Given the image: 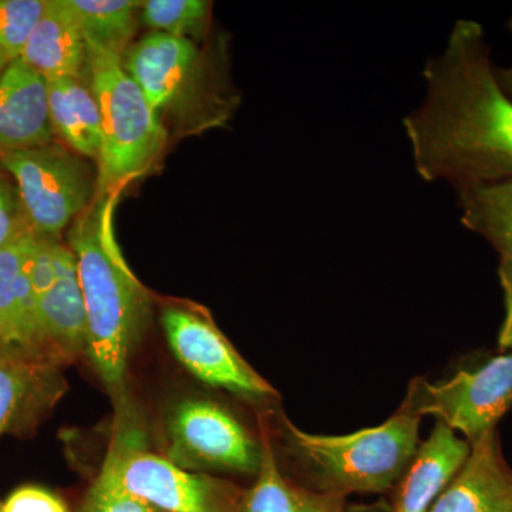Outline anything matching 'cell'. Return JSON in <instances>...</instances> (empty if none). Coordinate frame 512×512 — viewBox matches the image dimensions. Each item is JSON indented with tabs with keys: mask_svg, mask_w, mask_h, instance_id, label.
<instances>
[{
	"mask_svg": "<svg viewBox=\"0 0 512 512\" xmlns=\"http://www.w3.org/2000/svg\"><path fill=\"white\" fill-rule=\"evenodd\" d=\"M87 66L100 110L97 191L123 192L156 163L167 133L157 111L128 76L123 60L87 56Z\"/></svg>",
	"mask_w": 512,
	"mask_h": 512,
	"instance_id": "cell-4",
	"label": "cell"
},
{
	"mask_svg": "<svg viewBox=\"0 0 512 512\" xmlns=\"http://www.w3.org/2000/svg\"><path fill=\"white\" fill-rule=\"evenodd\" d=\"M46 83L53 133L80 157L97 160L101 146L100 110L90 79L64 77Z\"/></svg>",
	"mask_w": 512,
	"mask_h": 512,
	"instance_id": "cell-18",
	"label": "cell"
},
{
	"mask_svg": "<svg viewBox=\"0 0 512 512\" xmlns=\"http://www.w3.org/2000/svg\"><path fill=\"white\" fill-rule=\"evenodd\" d=\"M508 29H510L512 32V16H511L510 22H508Z\"/></svg>",
	"mask_w": 512,
	"mask_h": 512,
	"instance_id": "cell-30",
	"label": "cell"
},
{
	"mask_svg": "<svg viewBox=\"0 0 512 512\" xmlns=\"http://www.w3.org/2000/svg\"><path fill=\"white\" fill-rule=\"evenodd\" d=\"M200 64L197 47L190 39L151 32L128 47L123 66L148 103L160 111L187 92Z\"/></svg>",
	"mask_w": 512,
	"mask_h": 512,
	"instance_id": "cell-12",
	"label": "cell"
},
{
	"mask_svg": "<svg viewBox=\"0 0 512 512\" xmlns=\"http://www.w3.org/2000/svg\"><path fill=\"white\" fill-rule=\"evenodd\" d=\"M167 458L185 470L258 474L261 439L228 409L211 400L185 399L167 420Z\"/></svg>",
	"mask_w": 512,
	"mask_h": 512,
	"instance_id": "cell-8",
	"label": "cell"
},
{
	"mask_svg": "<svg viewBox=\"0 0 512 512\" xmlns=\"http://www.w3.org/2000/svg\"><path fill=\"white\" fill-rule=\"evenodd\" d=\"M430 512H512V468L497 431L471 446L466 463Z\"/></svg>",
	"mask_w": 512,
	"mask_h": 512,
	"instance_id": "cell-14",
	"label": "cell"
},
{
	"mask_svg": "<svg viewBox=\"0 0 512 512\" xmlns=\"http://www.w3.org/2000/svg\"><path fill=\"white\" fill-rule=\"evenodd\" d=\"M80 512H158L143 498L137 497L123 484L117 468L109 457L96 483L93 484L86 504Z\"/></svg>",
	"mask_w": 512,
	"mask_h": 512,
	"instance_id": "cell-24",
	"label": "cell"
},
{
	"mask_svg": "<svg viewBox=\"0 0 512 512\" xmlns=\"http://www.w3.org/2000/svg\"><path fill=\"white\" fill-rule=\"evenodd\" d=\"M30 231L18 191L0 175V251Z\"/></svg>",
	"mask_w": 512,
	"mask_h": 512,
	"instance_id": "cell-25",
	"label": "cell"
},
{
	"mask_svg": "<svg viewBox=\"0 0 512 512\" xmlns=\"http://www.w3.org/2000/svg\"><path fill=\"white\" fill-rule=\"evenodd\" d=\"M46 0H0V50L10 62L20 59Z\"/></svg>",
	"mask_w": 512,
	"mask_h": 512,
	"instance_id": "cell-23",
	"label": "cell"
},
{
	"mask_svg": "<svg viewBox=\"0 0 512 512\" xmlns=\"http://www.w3.org/2000/svg\"><path fill=\"white\" fill-rule=\"evenodd\" d=\"M498 276L505 303V319L498 335V345L501 349H512V265L500 262Z\"/></svg>",
	"mask_w": 512,
	"mask_h": 512,
	"instance_id": "cell-27",
	"label": "cell"
},
{
	"mask_svg": "<svg viewBox=\"0 0 512 512\" xmlns=\"http://www.w3.org/2000/svg\"><path fill=\"white\" fill-rule=\"evenodd\" d=\"M46 80L22 59L0 76V158L52 143Z\"/></svg>",
	"mask_w": 512,
	"mask_h": 512,
	"instance_id": "cell-13",
	"label": "cell"
},
{
	"mask_svg": "<svg viewBox=\"0 0 512 512\" xmlns=\"http://www.w3.org/2000/svg\"><path fill=\"white\" fill-rule=\"evenodd\" d=\"M18 191L32 231L59 238L92 204L97 177L89 164L62 144L29 148L0 158Z\"/></svg>",
	"mask_w": 512,
	"mask_h": 512,
	"instance_id": "cell-5",
	"label": "cell"
},
{
	"mask_svg": "<svg viewBox=\"0 0 512 512\" xmlns=\"http://www.w3.org/2000/svg\"><path fill=\"white\" fill-rule=\"evenodd\" d=\"M423 77L426 97L403 120L420 178L454 190L512 180V100L495 77L483 26L458 20Z\"/></svg>",
	"mask_w": 512,
	"mask_h": 512,
	"instance_id": "cell-1",
	"label": "cell"
},
{
	"mask_svg": "<svg viewBox=\"0 0 512 512\" xmlns=\"http://www.w3.org/2000/svg\"><path fill=\"white\" fill-rule=\"evenodd\" d=\"M289 453L322 493H384L399 483L420 446V419L394 413L370 429L325 436L306 433L281 417Z\"/></svg>",
	"mask_w": 512,
	"mask_h": 512,
	"instance_id": "cell-3",
	"label": "cell"
},
{
	"mask_svg": "<svg viewBox=\"0 0 512 512\" xmlns=\"http://www.w3.org/2000/svg\"><path fill=\"white\" fill-rule=\"evenodd\" d=\"M261 467L251 490L242 495L239 512H343L345 497L293 484L279 470L268 423L261 421Z\"/></svg>",
	"mask_w": 512,
	"mask_h": 512,
	"instance_id": "cell-19",
	"label": "cell"
},
{
	"mask_svg": "<svg viewBox=\"0 0 512 512\" xmlns=\"http://www.w3.org/2000/svg\"><path fill=\"white\" fill-rule=\"evenodd\" d=\"M120 195L121 191H97L67 231L86 306L87 356L116 402H124L131 353L151 315L147 289L131 271L117 241L114 217Z\"/></svg>",
	"mask_w": 512,
	"mask_h": 512,
	"instance_id": "cell-2",
	"label": "cell"
},
{
	"mask_svg": "<svg viewBox=\"0 0 512 512\" xmlns=\"http://www.w3.org/2000/svg\"><path fill=\"white\" fill-rule=\"evenodd\" d=\"M20 59L46 82L87 73V46L70 0H46Z\"/></svg>",
	"mask_w": 512,
	"mask_h": 512,
	"instance_id": "cell-17",
	"label": "cell"
},
{
	"mask_svg": "<svg viewBox=\"0 0 512 512\" xmlns=\"http://www.w3.org/2000/svg\"><path fill=\"white\" fill-rule=\"evenodd\" d=\"M470 453L467 440L437 421L397 483L392 512H430Z\"/></svg>",
	"mask_w": 512,
	"mask_h": 512,
	"instance_id": "cell-16",
	"label": "cell"
},
{
	"mask_svg": "<svg viewBox=\"0 0 512 512\" xmlns=\"http://www.w3.org/2000/svg\"><path fill=\"white\" fill-rule=\"evenodd\" d=\"M138 440L136 431L123 430L107 454L131 493L158 512H239L244 493L234 484L185 470Z\"/></svg>",
	"mask_w": 512,
	"mask_h": 512,
	"instance_id": "cell-7",
	"label": "cell"
},
{
	"mask_svg": "<svg viewBox=\"0 0 512 512\" xmlns=\"http://www.w3.org/2000/svg\"><path fill=\"white\" fill-rule=\"evenodd\" d=\"M40 329L57 365L87 355V316L76 255L69 245L57 248V281L37 298Z\"/></svg>",
	"mask_w": 512,
	"mask_h": 512,
	"instance_id": "cell-15",
	"label": "cell"
},
{
	"mask_svg": "<svg viewBox=\"0 0 512 512\" xmlns=\"http://www.w3.org/2000/svg\"><path fill=\"white\" fill-rule=\"evenodd\" d=\"M10 59L5 53L0 50V76H2L3 72H5L6 67L9 66Z\"/></svg>",
	"mask_w": 512,
	"mask_h": 512,
	"instance_id": "cell-29",
	"label": "cell"
},
{
	"mask_svg": "<svg viewBox=\"0 0 512 512\" xmlns=\"http://www.w3.org/2000/svg\"><path fill=\"white\" fill-rule=\"evenodd\" d=\"M511 407L512 355H500L476 370H461L446 382L416 377L396 413L417 419L437 417L473 446L495 431Z\"/></svg>",
	"mask_w": 512,
	"mask_h": 512,
	"instance_id": "cell-6",
	"label": "cell"
},
{
	"mask_svg": "<svg viewBox=\"0 0 512 512\" xmlns=\"http://www.w3.org/2000/svg\"><path fill=\"white\" fill-rule=\"evenodd\" d=\"M84 36L87 56L124 60L136 32L134 0H70Z\"/></svg>",
	"mask_w": 512,
	"mask_h": 512,
	"instance_id": "cell-21",
	"label": "cell"
},
{
	"mask_svg": "<svg viewBox=\"0 0 512 512\" xmlns=\"http://www.w3.org/2000/svg\"><path fill=\"white\" fill-rule=\"evenodd\" d=\"M0 504H2V501H0ZM0 512H2V511H0Z\"/></svg>",
	"mask_w": 512,
	"mask_h": 512,
	"instance_id": "cell-31",
	"label": "cell"
},
{
	"mask_svg": "<svg viewBox=\"0 0 512 512\" xmlns=\"http://www.w3.org/2000/svg\"><path fill=\"white\" fill-rule=\"evenodd\" d=\"M37 241L39 235L30 231L0 251V349L56 363L40 329L30 281Z\"/></svg>",
	"mask_w": 512,
	"mask_h": 512,
	"instance_id": "cell-10",
	"label": "cell"
},
{
	"mask_svg": "<svg viewBox=\"0 0 512 512\" xmlns=\"http://www.w3.org/2000/svg\"><path fill=\"white\" fill-rule=\"evenodd\" d=\"M461 224L490 242L501 262L512 265V180L456 190Z\"/></svg>",
	"mask_w": 512,
	"mask_h": 512,
	"instance_id": "cell-20",
	"label": "cell"
},
{
	"mask_svg": "<svg viewBox=\"0 0 512 512\" xmlns=\"http://www.w3.org/2000/svg\"><path fill=\"white\" fill-rule=\"evenodd\" d=\"M211 6L205 0H147L140 5L141 20L153 32L190 39L204 35Z\"/></svg>",
	"mask_w": 512,
	"mask_h": 512,
	"instance_id": "cell-22",
	"label": "cell"
},
{
	"mask_svg": "<svg viewBox=\"0 0 512 512\" xmlns=\"http://www.w3.org/2000/svg\"><path fill=\"white\" fill-rule=\"evenodd\" d=\"M171 352L201 382L259 403L278 392L249 365L204 309L168 306L161 316Z\"/></svg>",
	"mask_w": 512,
	"mask_h": 512,
	"instance_id": "cell-9",
	"label": "cell"
},
{
	"mask_svg": "<svg viewBox=\"0 0 512 512\" xmlns=\"http://www.w3.org/2000/svg\"><path fill=\"white\" fill-rule=\"evenodd\" d=\"M2 512H70L62 498L52 491L37 485L16 488L0 504Z\"/></svg>",
	"mask_w": 512,
	"mask_h": 512,
	"instance_id": "cell-26",
	"label": "cell"
},
{
	"mask_svg": "<svg viewBox=\"0 0 512 512\" xmlns=\"http://www.w3.org/2000/svg\"><path fill=\"white\" fill-rule=\"evenodd\" d=\"M495 77H497L501 89H503L505 94L512 100V66L507 67V69L495 67Z\"/></svg>",
	"mask_w": 512,
	"mask_h": 512,
	"instance_id": "cell-28",
	"label": "cell"
},
{
	"mask_svg": "<svg viewBox=\"0 0 512 512\" xmlns=\"http://www.w3.org/2000/svg\"><path fill=\"white\" fill-rule=\"evenodd\" d=\"M66 390L60 365L0 349V437L36 427Z\"/></svg>",
	"mask_w": 512,
	"mask_h": 512,
	"instance_id": "cell-11",
	"label": "cell"
}]
</instances>
